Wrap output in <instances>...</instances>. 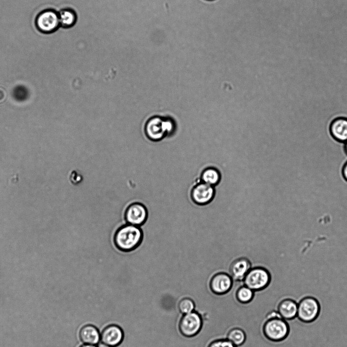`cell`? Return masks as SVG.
Returning a JSON list of instances; mask_svg holds the SVG:
<instances>
[{"mask_svg":"<svg viewBox=\"0 0 347 347\" xmlns=\"http://www.w3.org/2000/svg\"><path fill=\"white\" fill-rule=\"evenodd\" d=\"M271 279L268 270L257 267L250 269L243 281L244 285L255 292L265 289L270 284Z\"/></svg>","mask_w":347,"mask_h":347,"instance_id":"cell-4","label":"cell"},{"mask_svg":"<svg viewBox=\"0 0 347 347\" xmlns=\"http://www.w3.org/2000/svg\"><path fill=\"white\" fill-rule=\"evenodd\" d=\"M320 310L321 305L317 298L305 296L298 302L297 317L304 323H310L318 317Z\"/></svg>","mask_w":347,"mask_h":347,"instance_id":"cell-5","label":"cell"},{"mask_svg":"<svg viewBox=\"0 0 347 347\" xmlns=\"http://www.w3.org/2000/svg\"><path fill=\"white\" fill-rule=\"evenodd\" d=\"M251 269V264L245 257H240L232 262L229 267V275L236 281H243L245 276Z\"/></svg>","mask_w":347,"mask_h":347,"instance_id":"cell-14","label":"cell"},{"mask_svg":"<svg viewBox=\"0 0 347 347\" xmlns=\"http://www.w3.org/2000/svg\"><path fill=\"white\" fill-rule=\"evenodd\" d=\"M124 336L122 329L117 325L111 324L102 330L100 333V341L111 347H115L121 343Z\"/></svg>","mask_w":347,"mask_h":347,"instance_id":"cell-11","label":"cell"},{"mask_svg":"<svg viewBox=\"0 0 347 347\" xmlns=\"http://www.w3.org/2000/svg\"><path fill=\"white\" fill-rule=\"evenodd\" d=\"M142 238L143 234L140 227L128 223L117 230L113 241L119 250L128 252L136 248L141 243Z\"/></svg>","mask_w":347,"mask_h":347,"instance_id":"cell-1","label":"cell"},{"mask_svg":"<svg viewBox=\"0 0 347 347\" xmlns=\"http://www.w3.org/2000/svg\"><path fill=\"white\" fill-rule=\"evenodd\" d=\"M97 347H111V346L101 342L98 344Z\"/></svg>","mask_w":347,"mask_h":347,"instance_id":"cell-24","label":"cell"},{"mask_svg":"<svg viewBox=\"0 0 347 347\" xmlns=\"http://www.w3.org/2000/svg\"><path fill=\"white\" fill-rule=\"evenodd\" d=\"M221 178L219 171L214 167H208L201 174V182L214 186L219 183Z\"/></svg>","mask_w":347,"mask_h":347,"instance_id":"cell-17","label":"cell"},{"mask_svg":"<svg viewBox=\"0 0 347 347\" xmlns=\"http://www.w3.org/2000/svg\"><path fill=\"white\" fill-rule=\"evenodd\" d=\"M298 302L297 300L291 297L283 298L279 301L276 310L285 320H293L297 317Z\"/></svg>","mask_w":347,"mask_h":347,"instance_id":"cell-12","label":"cell"},{"mask_svg":"<svg viewBox=\"0 0 347 347\" xmlns=\"http://www.w3.org/2000/svg\"><path fill=\"white\" fill-rule=\"evenodd\" d=\"M215 195L214 186L202 182L196 184L192 189L191 197L193 201L199 205L209 204Z\"/></svg>","mask_w":347,"mask_h":347,"instance_id":"cell-10","label":"cell"},{"mask_svg":"<svg viewBox=\"0 0 347 347\" xmlns=\"http://www.w3.org/2000/svg\"><path fill=\"white\" fill-rule=\"evenodd\" d=\"M329 131L335 140L344 143L347 141V118L338 117L333 119L330 124Z\"/></svg>","mask_w":347,"mask_h":347,"instance_id":"cell-13","label":"cell"},{"mask_svg":"<svg viewBox=\"0 0 347 347\" xmlns=\"http://www.w3.org/2000/svg\"><path fill=\"white\" fill-rule=\"evenodd\" d=\"M79 337L83 344L97 345L100 341V333L96 327L88 324L80 328Z\"/></svg>","mask_w":347,"mask_h":347,"instance_id":"cell-15","label":"cell"},{"mask_svg":"<svg viewBox=\"0 0 347 347\" xmlns=\"http://www.w3.org/2000/svg\"><path fill=\"white\" fill-rule=\"evenodd\" d=\"M35 24L39 31L42 33H53L60 27L59 13L51 9L44 10L37 16Z\"/></svg>","mask_w":347,"mask_h":347,"instance_id":"cell-7","label":"cell"},{"mask_svg":"<svg viewBox=\"0 0 347 347\" xmlns=\"http://www.w3.org/2000/svg\"><path fill=\"white\" fill-rule=\"evenodd\" d=\"M126 221L128 224L140 226L144 223L148 218V211L143 204L134 203L130 204L125 213Z\"/></svg>","mask_w":347,"mask_h":347,"instance_id":"cell-8","label":"cell"},{"mask_svg":"<svg viewBox=\"0 0 347 347\" xmlns=\"http://www.w3.org/2000/svg\"><path fill=\"white\" fill-rule=\"evenodd\" d=\"M208 347H237L227 338L218 339L211 342Z\"/></svg>","mask_w":347,"mask_h":347,"instance_id":"cell-21","label":"cell"},{"mask_svg":"<svg viewBox=\"0 0 347 347\" xmlns=\"http://www.w3.org/2000/svg\"><path fill=\"white\" fill-rule=\"evenodd\" d=\"M254 296V292L245 285L240 286L236 291V298L237 301L242 304L250 302Z\"/></svg>","mask_w":347,"mask_h":347,"instance_id":"cell-19","label":"cell"},{"mask_svg":"<svg viewBox=\"0 0 347 347\" xmlns=\"http://www.w3.org/2000/svg\"><path fill=\"white\" fill-rule=\"evenodd\" d=\"M226 338L237 347L245 343L246 335L245 331L240 328H234L228 331Z\"/></svg>","mask_w":347,"mask_h":347,"instance_id":"cell-18","label":"cell"},{"mask_svg":"<svg viewBox=\"0 0 347 347\" xmlns=\"http://www.w3.org/2000/svg\"><path fill=\"white\" fill-rule=\"evenodd\" d=\"M233 285V279L226 273L219 272L214 274L211 278L209 286L211 292L217 295L227 293Z\"/></svg>","mask_w":347,"mask_h":347,"instance_id":"cell-9","label":"cell"},{"mask_svg":"<svg viewBox=\"0 0 347 347\" xmlns=\"http://www.w3.org/2000/svg\"><path fill=\"white\" fill-rule=\"evenodd\" d=\"M203 326V319L200 314L194 310L183 314L179 323L180 333L186 337H192L197 335Z\"/></svg>","mask_w":347,"mask_h":347,"instance_id":"cell-6","label":"cell"},{"mask_svg":"<svg viewBox=\"0 0 347 347\" xmlns=\"http://www.w3.org/2000/svg\"><path fill=\"white\" fill-rule=\"evenodd\" d=\"M195 307L194 301L189 297L182 298L178 303L179 310L183 315L192 312L194 310Z\"/></svg>","mask_w":347,"mask_h":347,"instance_id":"cell-20","label":"cell"},{"mask_svg":"<svg viewBox=\"0 0 347 347\" xmlns=\"http://www.w3.org/2000/svg\"><path fill=\"white\" fill-rule=\"evenodd\" d=\"M58 13L61 27L68 28L76 23L77 15L73 9L69 8H64Z\"/></svg>","mask_w":347,"mask_h":347,"instance_id":"cell-16","label":"cell"},{"mask_svg":"<svg viewBox=\"0 0 347 347\" xmlns=\"http://www.w3.org/2000/svg\"><path fill=\"white\" fill-rule=\"evenodd\" d=\"M171 120L155 115L149 118L146 122L144 132L146 137L152 141H158L170 134L174 129Z\"/></svg>","mask_w":347,"mask_h":347,"instance_id":"cell-2","label":"cell"},{"mask_svg":"<svg viewBox=\"0 0 347 347\" xmlns=\"http://www.w3.org/2000/svg\"><path fill=\"white\" fill-rule=\"evenodd\" d=\"M79 347H97L96 345L88 344H83Z\"/></svg>","mask_w":347,"mask_h":347,"instance_id":"cell-23","label":"cell"},{"mask_svg":"<svg viewBox=\"0 0 347 347\" xmlns=\"http://www.w3.org/2000/svg\"><path fill=\"white\" fill-rule=\"evenodd\" d=\"M341 173L343 178L347 182V161L343 164L342 167Z\"/></svg>","mask_w":347,"mask_h":347,"instance_id":"cell-22","label":"cell"},{"mask_svg":"<svg viewBox=\"0 0 347 347\" xmlns=\"http://www.w3.org/2000/svg\"><path fill=\"white\" fill-rule=\"evenodd\" d=\"M290 332V326L287 321L282 317L266 320L263 327L265 337L271 341L279 342L285 339Z\"/></svg>","mask_w":347,"mask_h":347,"instance_id":"cell-3","label":"cell"},{"mask_svg":"<svg viewBox=\"0 0 347 347\" xmlns=\"http://www.w3.org/2000/svg\"><path fill=\"white\" fill-rule=\"evenodd\" d=\"M344 150L345 154L347 155V141L344 143Z\"/></svg>","mask_w":347,"mask_h":347,"instance_id":"cell-25","label":"cell"}]
</instances>
